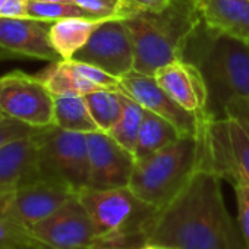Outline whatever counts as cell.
<instances>
[{"instance_id": "obj_22", "label": "cell", "mask_w": 249, "mask_h": 249, "mask_svg": "<svg viewBox=\"0 0 249 249\" xmlns=\"http://www.w3.org/2000/svg\"><path fill=\"white\" fill-rule=\"evenodd\" d=\"M84 97L98 129L108 134L120 117L123 108V91L120 88H103L85 94Z\"/></svg>"}, {"instance_id": "obj_32", "label": "cell", "mask_w": 249, "mask_h": 249, "mask_svg": "<svg viewBox=\"0 0 249 249\" xmlns=\"http://www.w3.org/2000/svg\"><path fill=\"white\" fill-rule=\"evenodd\" d=\"M0 17L3 18H30L28 0H6L0 9Z\"/></svg>"}, {"instance_id": "obj_38", "label": "cell", "mask_w": 249, "mask_h": 249, "mask_svg": "<svg viewBox=\"0 0 249 249\" xmlns=\"http://www.w3.org/2000/svg\"><path fill=\"white\" fill-rule=\"evenodd\" d=\"M5 2H6V0H0V9H2V6L5 5Z\"/></svg>"}, {"instance_id": "obj_1", "label": "cell", "mask_w": 249, "mask_h": 249, "mask_svg": "<svg viewBox=\"0 0 249 249\" xmlns=\"http://www.w3.org/2000/svg\"><path fill=\"white\" fill-rule=\"evenodd\" d=\"M221 178L198 169L183 191L161 208L147 231V243L179 249H245L221 192Z\"/></svg>"}, {"instance_id": "obj_19", "label": "cell", "mask_w": 249, "mask_h": 249, "mask_svg": "<svg viewBox=\"0 0 249 249\" xmlns=\"http://www.w3.org/2000/svg\"><path fill=\"white\" fill-rule=\"evenodd\" d=\"M54 97V123L56 126L79 134L100 131L94 122L85 97L79 94H60Z\"/></svg>"}, {"instance_id": "obj_2", "label": "cell", "mask_w": 249, "mask_h": 249, "mask_svg": "<svg viewBox=\"0 0 249 249\" xmlns=\"http://www.w3.org/2000/svg\"><path fill=\"white\" fill-rule=\"evenodd\" d=\"M183 59L205 79L211 116H224L227 103L249 97V43L215 33L201 21L188 40Z\"/></svg>"}, {"instance_id": "obj_31", "label": "cell", "mask_w": 249, "mask_h": 249, "mask_svg": "<svg viewBox=\"0 0 249 249\" xmlns=\"http://www.w3.org/2000/svg\"><path fill=\"white\" fill-rule=\"evenodd\" d=\"M224 114L236 119L242 124L245 132L249 135V97L234 98L230 103H227Z\"/></svg>"}, {"instance_id": "obj_7", "label": "cell", "mask_w": 249, "mask_h": 249, "mask_svg": "<svg viewBox=\"0 0 249 249\" xmlns=\"http://www.w3.org/2000/svg\"><path fill=\"white\" fill-rule=\"evenodd\" d=\"M40 167L46 178L56 179L76 194L88 186L89 160L87 134L65 131L56 124L38 128L34 134Z\"/></svg>"}, {"instance_id": "obj_8", "label": "cell", "mask_w": 249, "mask_h": 249, "mask_svg": "<svg viewBox=\"0 0 249 249\" xmlns=\"http://www.w3.org/2000/svg\"><path fill=\"white\" fill-rule=\"evenodd\" d=\"M0 114L46 128L54 123V97L36 75L12 71L0 76Z\"/></svg>"}, {"instance_id": "obj_12", "label": "cell", "mask_w": 249, "mask_h": 249, "mask_svg": "<svg viewBox=\"0 0 249 249\" xmlns=\"http://www.w3.org/2000/svg\"><path fill=\"white\" fill-rule=\"evenodd\" d=\"M87 141L89 160L88 186L98 189L129 186L137 163L134 153L103 131L87 134Z\"/></svg>"}, {"instance_id": "obj_27", "label": "cell", "mask_w": 249, "mask_h": 249, "mask_svg": "<svg viewBox=\"0 0 249 249\" xmlns=\"http://www.w3.org/2000/svg\"><path fill=\"white\" fill-rule=\"evenodd\" d=\"M73 3L97 19H123L122 0H73Z\"/></svg>"}, {"instance_id": "obj_30", "label": "cell", "mask_w": 249, "mask_h": 249, "mask_svg": "<svg viewBox=\"0 0 249 249\" xmlns=\"http://www.w3.org/2000/svg\"><path fill=\"white\" fill-rule=\"evenodd\" d=\"M173 0H122L123 19L141 12H160L164 11Z\"/></svg>"}, {"instance_id": "obj_11", "label": "cell", "mask_w": 249, "mask_h": 249, "mask_svg": "<svg viewBox=\"0 0 249 249\" xmlns=\"http://www.w3.org/2000/svg\"><path fill=\"white\" fill-rule=\"evenodd\" d=\"M71 60L94 65L120 78L134 71V47L123 19H106Z\"/></svg>"}, {"instance_id": "obj_13", "label": "cell", "mask_w": 249, "mask_h": 249, "mask_svg": "<svg viewBox=\"0 0 249 249\" xmlns=\"http://www.w3.org/2000/svg\"><path fill=\"white\" fill-rule=\"evenodd\" d=\"M119 88L145 110H150L172 122L182 135L198 134L202 119L180 107L159 85L154 75L131 71L119 78Z\"/></svg>"}, {"instance_id": "obj_6", "label": "cell", "mask_w": 249, "mask_h": 249, "mask_svg": "<svg viewBox=\"0 0 249 249\" xmlns=\"http://www.w3.org/2000/svg\"><path fill=\"white\" fill-rule=\"evenodd\" d=\"M201 148V169L217 173L229 183H249V135L230 117H205L196 134Z\"/></svg>"}, {"instance_id": "obj_4", "label": "cell", "mask_w": 249, "mask_h": 249, "mask_svg": "<svg viewBox=\"0 0 249 249\" xmlns=\"http://www.w3.org/2000/svg\"><path fill=\"white\" fill-rule=\"evenodd\" d=\"M76 196L97 229L100 248L140 249L147 245V231L160 208L141 199L129 186H85Z\"/></svg>"}, {"instance_id": "obj_28", "label": "cell", "mask_w": 249, "mask_h": 249, "mask_svg": "<svg viewBox=\"0 0 249 249\" xmlns=\"http://www.w3.org/2000/svg\"><path fill=\"white\" fill-rule=\"evenodd\" d=\"M37 129L38 128H33L27 123L0 114V148L8 145L12 141L31 137Z\"/></svg>"}, {"instance_id": "obj_5", "label": "cell", "mask_w": 249, "mask_h": 249, "mask_svg": "<svg viewBox=\"0 0 249 249\" xmlns=\"http://www.w3.org/2000/svg\"><path fill=\"white\" fill-rule=\"evenodd\" d=\"M201 169L196 135H182L164 148L137 160L129 188L145 202L164 208Z\"/></svg>"}, {"instance_id": "obj_33", "label": "cell", "mask_w": 249, "mask_h": 249, "mask_svg": "<svg viewBox=\"0 0 249 249\" xmlns=\"http://www.w3.org/2000/svg\"><path fill=\"white\" fill-rule=\"evenodd\" d=\"M140 249H179V248L169 246V245H159V243H147Z\"/></svg>"}, {"instance_id": "obj_10", "label": "cell", "mask_w": 249, "mask_h": 249, "mask_svg": "<svg viewBox=\"0 0 249 249\" xmlns=\"http://www.w3.org/2000/svg\"><path fill=\"white\" fill-rule=\"evenodd\" d=\"M31 236L50 249H85L100 246L97 229L75 195L49 217L30 229Z\"/></svg>"}, {"instance_id": "obj_35", "label": "cell", "mask_w": 249, "mask_h": 249, "mask_svg": "<svg viewBox=\"0 0 249 249\" xmlns=\"http://www.w3.org/2000/svg\"><path fill=\"white\" fill-rule=\"evenodd\" d=\"M41 249H50V248H46V246H43ZM85 249H108V248H100V246H94V248H85Z\"/></svg>"}, {"instance_id": "obj_15", "label": "cell", "mask_w": 249, "mask_h": 249, "mask_svg": "<svg viewBox=\"0 0 249 249\" xmlns=\"http://www.w3.org/2000/svg\"><path fill=\"white\" fill-rule=\"evenodd\" d=\"M154 78L159 85L185 110L199 119L210 117V97L205 79L189 60L179 59L160 68Z\"/></svg>"}, {"instance_id": "obj_20", "label": "cell", "mask_w": 249, "mask_h": 249, "mask_svg": "<svg viewBox=\"0 0 249 249\" xmlns=\"http://www.w3.org/2000/svg\"><path fill=\"white\" fill-rule=\"evenodd\" d=\"M36 76L47 87V89L53 95L60 94H79L85 95L97 89H103L79 75L71 60H59L49 63L47 68L36 73Z\"/></svg>"}, {"instance_id": "obj_14", "label": "cell", "mask_w": 249, "mask_h": 249, "mask_svg": "<svg viewBox=\"0 0 249 249\" xmlns=\"http://www.w3.org/2000/svg\"><path fill=\"white\" fill-rule=\"evenodd\" d=\"M0 50L49 63L63 60L50 41V24L33 18L0 17Z\"/></svg>"}, {"instance_id": "obj_26", "label": "cell", "mask_w": 249, "mask_h": 249, "mask_svg": "<svg viewBox=\"0 0 249 249\" xmlns=\"http://www.w3.org/2000/svg\"><path fill=\"white\" fill-rule=\"evenodd\" d=\"M231 186L234 188L237 201V227L245 249H249V183L245 180H237Z\"/></svg>"}, {"instance_id": "obj_29", "label": "cell", "mask_w": 249, "mask_h": 249, "mask_svg": "<svg viewBox=\"0 0 249 249\" xmlns=\"http://www.w3.org/2000/svg\"><path fill=\"white\" fill-rule=\"evenodd\" d=\"M73 69L82 75L84 78H87L88 81H91L92 84H95L100 88H107V89H116L119 88V78L107 73L106 71L89 65V63H84V62H78V60H71Z\"/></svg>"}, {"instance_id": "obj_16", "label": "cell", "mask_w": 249, "mask_h": 249, "mask_svg": "<svg viewBox=\"0 0 249 249\" xmlns=\"http://www.w3.org/2000/svg\"><path fill=\"white\" fill-rule=\"evenodd\" d=\"M34 134L0 148V192L12 191L44 176Z\"/></svg>"}, {"instance_id": "obj_21", "label": "cell", "mask_w": 249, "mask_h": 249, "mask_svg": "<svg viewBox=\"0 0 249 249\" xmlns=\"http://www.w3.org/2000/svg\"><path fill=\"white\" fill-rule=\"evenodd\" d=\"M180 137L182 134L178 131V128L172 122L150 110H145L134 156L137 160L144 159L164 148L166 145L175 142Z\"/></svg>"}, {"instance_id": "obj_23", "label": "cell", "mask_w": 249, "mask_h": 249, "mask_svg": "<svg viewBox=\"0 0 249 249\" xmlns=\"http://www.w3.org/2000/svg\"><path fill=\"white\" fill-rule=\"evenodd\" d=\"M144 116H145V108L123 92V108H122L120 117L117 119L116 124L108 134L122 147L134 153Z\"/></svg>"}, {"instance_id": "obj_9", "label": "cell", "mask_w": 249, "mask_h": 249, "mask_svg": "<svg viewBox=\"0 0 249 249\" xmlns=\"http://www.w3.org/2000/svg\"><path fill=\"white\" fill-rule=\"evenodd\" d=\"M76 192L68 185L40 178L12 191L0 192V217H3L30 231V229L60 208Z\"/></svg>"}, {"instance_id": "obj_3", "label": "cell", "mask_w": 249, "mask_h": 249, "mask_svg": "<svg viewBox=\"0 0 249 249\" xmlns=\"http://www.w3.org/2000/svg\"><path fill=\"white\" fill-rule=\"evenodd\" d=\"M134 47V71L156 72L179 59L189 37L201 24L198 8L188 0H173L160 12H141L123 19Z\"/></svg>"}, {"instance_id": "obj_18", "label": "cell", "mask_w": 249, "mask_h": 249, "mask_svg": "<svg viewBox=\"0 0 249 249\" xmlns=\"http://www.w3.org/2000/svg\"><path fill=\"white\" fill-rule=\"evenodd\" d=\"M106 19L66 18L50 24V41L63 60H71L79 52L98 25Z\"/></svg>"}, {"instance_id": "obj_34", "label": "cell", "mask_w": 249, "mask_h": 249, "mask_svg": "<svg viewBox=\"0 0 249 249\" xmlns=\"http://www.w3.org/2000/svg\"><path fill=\"white\" fill-rule=\"evenodd\" d=\"M28 2H44V3H49V2H66V3H73V0H28Z\"/></svg>"}, {"instance_id": "obj_36", "label": "cell", "mask_w": 249, "mask_h": 249, "mask_svg": "<svg viewBox=\"0 0 249 249\" xmlns=\"http://www.w3.org/2000/svg\"><path fill=\"white\" fill-rule=\"evenodd\" d=\"M189 3H192V5H195V6H198V3H199V0H188Z\"/></svg>"}, {"instance_id": "obj_37", "label": "cell", "mask_w": 249, "mask_h": 249, "mask_svg": "<svg viewBox=\"0 0 249 249\" xmlns=\"http://www.w3.org/2000/svg\"><path fill=\"white\" fill-rule=\"evenodd\" d=\"M5 56H8L5 52H2V50H0V59H2V57H5Z\"/></svg>"}, {"instance_id": "obj_25", "label": "cell", "mask_w": 249, "mask_h": 249, "mask_svg": "<svg viewBox=\"0 0 249 249\" xmlns=\"http://www.w3.org/2000/svg\"><path fill=\"white\" fill-rule=\"evenodd\" d=\"M43 245L38 243L31 233L0 217V249H41Z\"/></svg>"}, {"instance_id": "obj_17", "label": "cell", "mask_w": 249, "mask_h": 249, "mask_svg": "<svg viewBox=\"0 0 249 249\" xmlns=\"http://www.w3.org/2000/svg\"><path fill=\"white\" fill-rule=\"evenodd\" d=\"M196 8L205 27L249 43V0H199Z\"/></svg>"}, {"instance_id": "obj_24", "label": "cell", "mask_w": 249, "mask_h": 249, "mask_svg": "<svg viewBox=\"0 0 249 249\" xmlns=\"http://www.w3.org/2000/svg\"><path fill=\"white\" fill-rule=\"evenodd\" d=\"M28 17L49 24L66 18H94L76 3L66 2H28Z\"/></svg>"}]
</instances>
